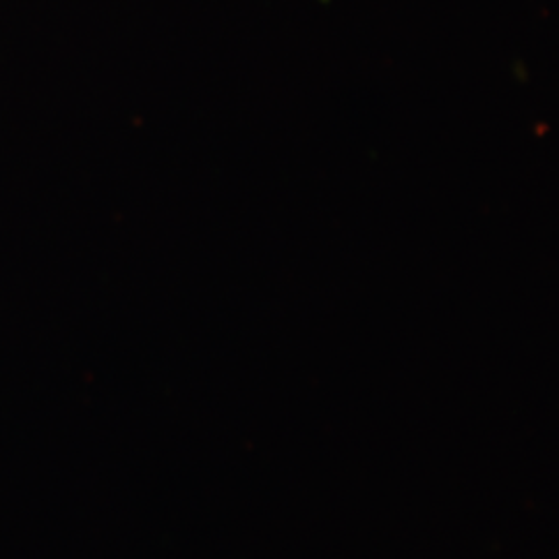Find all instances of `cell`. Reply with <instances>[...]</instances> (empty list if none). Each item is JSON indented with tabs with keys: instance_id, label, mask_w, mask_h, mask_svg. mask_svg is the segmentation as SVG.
Wrapping results in <instances>:
<instances>
[]
</instances>
